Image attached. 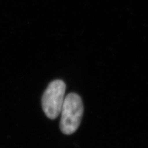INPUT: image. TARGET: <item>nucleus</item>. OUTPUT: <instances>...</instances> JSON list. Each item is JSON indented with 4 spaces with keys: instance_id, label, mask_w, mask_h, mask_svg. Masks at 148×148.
<instances>
[{
    "instance_id": "1",
    "label": "nucleus",
    "mask_w": 148,
    "mask_h": 148,
    "mask_svg": "<svg viewBox=\"0 0 148 148\" xmlns=\"http://www.w3.org/2000/svg\"><path fill=\"white\" fill-rule=\"evenodd\" d=\"M60 129L65 135H71L79 127L83 114L82 100L74 92L65 98L61 110Z\"/></svg>"
},
{
    "instance_id": "2",
    "label": "nucleus",
    "mask_w": 148,
    "mask_h": 148,
    "mask_svg": "<svg viewBox=\"0 0 148 148\" xmlns=\"http://www.w3.org/2000/svg\"><path fill=\"white\" fill-rule=\"evenodd\" d=\"M66 89V83L61 80L53 81L46 88L41 103L44 112L49 119H56L61 114Z\"/></svg>"
}]
</instances>
